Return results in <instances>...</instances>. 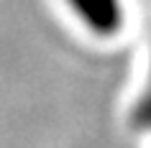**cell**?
I'll return each mask as SVG.
<instances>
[{
    "mask_svg": "<svg viewBox=\"0 0 151 148\" xmlns=\"http://www.w3.org/2000/svg\"><path fill=\"white\" fill-rule=\"evenodd\" d=\"M74 10V16L80 18L85 28L110 39L123 28V0H67Z\"/></svg>",
    "mask_w": 151,
    "mask_h": 148,
    "instance_id": "1",
    "label": "cell"
},
{
    "mask_svg": "<svg viewBox=\"0 0 151 148\" xmlns=\"http://www.w3.org/2000/svg\"><path fill=\"white\" fill-rule=\"evenodd\" d=\"M131 123L136 130L151 133V64H149V74H146V84L138 92L133 110H131Z\"/></svg>",
    "mask_w": 151,
    "mask_h": 148,
    "instance_id": "2",
    "label": "cell"
}]
</instances>
